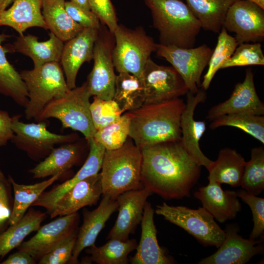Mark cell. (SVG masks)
Wrapping results in <instances>:
<instances>
[{"instance_id": "1", "label": "cell", "mask_w": 264, "mask_h": 264, "mask_svg": "<svg viewBox=\"0 0 264 264\" xmlns=\"http://www.w3.org/2000/svg\"><path fill=\"white\" fill-rule=\"evenodd\" d=\"M144 187L167 199L190 196L200 175L201 166L179 141L163 142L141 149Z\"/></svg>"}, {"instance_id": "2", "label": "cell", "mask_w": 264, "mask_h": 264, "mask_svg": "<svg viewBox=\"0 0 264 264\" xmlns=\"http://www.w3.org/2000/svg\"><path fill=\"white\" fill-rule=\"evenodd\" d=\"M185 103L180 98L145 103L128 111L131 116L129 137L141 150L157 143L181 139L180 120Z\"/></svg>"}, {"instance_id": "3", "label": "cell", "mask_w": 264, "mask_h": 264, "mask_svg": "<svg viewBox=\"0 0 264 264\" xmlns=\"http://www.w3.org/2000/svg\"><path fill=\"white\" fill-rule=\"evenodd\" d=\"M154 27L158 31L159 44L182 48L194 46L201 29L198 20L180 0H144Z\"/></svg>"}, {"instance_id": "4", "label": "cell", "mask_w": 264, "mask_h": 264, "mask_svg": "<svg viewBox=\"0 0 264 264\" xmlns=\"http://www.w3.org/2000/svg\"><path fill=\"white\" fill-rule=\"evenodd\" d=\"M141 165V150L131 138L119 149L106 150L100 173L103 196L116 199L125 192L144 187Z\"/></svg>"}, {"instance_id": "5", "label": "cell", "mask_w": 264, "mask_h": 264, "mask_svg": "<svg viewBox=\"0 0 264 264\" xmlns=\"http://www.w3.org/2000/svg\"><path fill=\"white\" fill-rule=\"evenodd\" d=\"M20 73L28 92V101L24 108L27 119L36 120L49 103L70 90L59 62L46 63Z\"/></svg>"}, {"instance_id": "6", "label": "cell", "mask_w": 264, "mask_h": 264, "mask_svg": "<svg viewBox=\"0 0 264 264\" xmlns=\"http://www.w3.org/2000/svg\"><path fill=\"white\" fill-rule=\"evenodd\" d=\"M91 96L85 82L82 86L70 89L64 96L52 101L35 120L40 122L50 118L57 119L63 128L80 132L88 142L96 131L90 111Z\"/></svg>"}, {"instance_id": "7", "label": "cell", "mask_w": 264, "mask_h": 264, "mask_svg": "<svg viewBox=\"0 0 264 264\" xmlns=\"http://www.w3.org/2000/svg\"><path fill=\"white\" fill-rule=\"evenodd\" d=\"M113 35L112 58L114 68L118 73H130L142 79L145 66L155 51L156 44L140 26L130 29L118 24Z\"/></svg>"}, {"instance_id": "8", "label": "cell", "mask_w": 264, "mask_h": 264, "mask_svg": "<svg viewBox=\"0 0 264 264\" xmlns=\"http://www.w3.org/2000/svg\"><path fill=\"white\" fill-rule=\"evenodd\" d=\"M154 211L165 220L183 229L205 246H214L218 248L225 239L224 230L203 207L193 209L163 202L157 205Z\"/></svg>"}, {"instance_id": "9", "label": "cell", "mask_w": 264, "mask_h": 264, "mask_svg": "<svg viewBox=\"0 0 264 264\" xmlns=\"http://www.w3.org/2000/svg\"><path fill=\"white\" fill-rule=\"evenodd\" d=\"M20 115L13 116L12 129L14 135L11 140L19 149L24 152L32 160L44 159L57 144L75 142L76 133L58 134L47 130L44 121L25 123L20 121Z\"/></svg>"}, {"instance_id": "10", "label": "cell", "mask_w": 264, "mask_h": 264, "mask_svg": "<svg viewBox=\"0 0 264 264\" xmlns=\"http://www.w3.org/2000/svg\"><path fill=\"white\" fill-rule=\"evenodd\" d=\"M114 43L113 34L101 26L94 47L93 66L86 81L91 96L105 100L113 98L116 76L112 58Z\"/></svg>"}, {"instance_id": "11", "label": "cell", "mask_w": 264, "mask_h": 264, "mask_svg": "<svg viewBox=\"0 0 264 264\" xmlns=\"http://www.w3.org/2000/svg\"><path fill=\"white\" fill-rule=\"evenodd\" d=\"M155 51L180 75L190 92L194 94L198 92L202 72L208 64L212 49L206 44L182 48L156 44Z\"/></svg>"}, {"instance_id": "12", "label": "cell", "mask_w": 264, "mask_h": 264, "mask_svg": "<svg viewBox=\"0 0 264 264\" xmlns=\"http://www.w3.org/2000/svg\"><path fill=\"white\" fill-rule=\"evenodd\" d=\"M142 80L145 103H154L179 98L188 88L173 66L159 65L150 58L144 69Z\"/></svg>"}, {"instance_id": "13", "label": "cell", "mask_w": 264, "mask_h": 264, "mask_svg": "<svg viewBox=\"0 0 264 264\" xmlns=\"http://www.w3.org/2000/svg\"><path fill=\"white\" fill-rule=\"evenodd\" d=\"M222 26L235 34L239 44L264 38V9L248 0H237L229 8Z\"/></svg>"}, {"instance_id": "14", "label": "cell", "mask_w": 264, "mask_h": 264, "mask_svg": "<svg viewBox=\"0 0 264 264\" xmlns=\"http://www.w3.org/2000/svg\"><path fill=\"white\" fill-rule=\"evenodd\" d=\"M79 215L77 212L60 218L43 226L29 240L23 242L18 250L26 252L36 261L51 251L74 232L78 231Z\"/></svg>"}, {"instance_id": "15", "label": "cell", "mask_w": 264, "mask_h": 264, "mask_svg": "<svg viewBox=\"0 0 264 264\" xmlns=\"http://www.w3.org/2000/svg\"><path fill=\"white\" fill-rule=\"evenodd\" d=\"M186 95L185 107L180 120L181 141L184 148L194 160L208 170L214 161L205 156L199 147L200 139L206 130V123L204 121H197L194 118L196 107L204 102L206 94L204 90L199 89L195 94L188 91Z\"/></svg>"}, {"instance_id": "16", "label": "cell", "mask_w": 264, "mask_h": 264, "mask_svg": "<svg viewBox=\"0 0 264 264\" xmlns=\"http://www.w3.org/2000/svg\"><path fill=\"white\" fill-rule=\"evenodd\" d=\"M225 239L218 250L202 259L199 264H245L264 252L262 240L246 239L238 232V227L229 225L224 230Z\"/></svg>"}, {"instance_id": "17", "label": "cell", "mask_w": 264, "mask_h": 264, "mask_svg": "<svg viewBox=\"0 0 264 264\" xmlns=\"http://www.w3.org/2000/svg\"><path fill=\"white\" fill-rule=\"evenodd\" d=\"M100 28H84L64 44L59 63L70 89L76 87L77 76L82 65L93 59L94 44Z\"/></svg>"}, {"instance_id": "18", "label": "cell", "mask_w": 264, "mask_h": 264, "mask_svg": "<svg viewBox=\"0 0 264 264\" xmlns=\"http://www.w3.org/2000/svg\"><path fill=\"white\" fill-rule=\"evenodd\" d=\"M239 113L264 114V104L257 93L254 75L250 69L246 70L243 81L235 86L229 98L212 107L206 118L213 121L224 115Z\"/></svg>"}, {"instance_id": "19", "label": "cell", "mask_w": 264, "mask_h": 264, "mask_svg": "<svg viewBox=\"0 0 264 264\" xmlns=\"http://www.w3.org/2000/svg\"><path fill=\"white\" fill-rule=\"evenodd\" d=\"M152 193L145 187L125 192L116 200L118 214L114 225L108 234L107 239L129 240L137 225L141 223L145 204Z\"/></svg>"}, {"instance_id": "20", "label": "cell", "mask_w": 264, "mask_h": 264, "mask_svg": "<svg viewBox=\"0 0 264 264\" xmlns=\"http://www.w3.org/2000/svg\"><path fill=\"white\" fill-rule=\"evenodd\" d=\"M116 199L104 196L98 206L92 211L84 209L83 221L77 232V239L68 264H75L81 252L86 248L95 244L97 237L104 227L106 221L118 209Z\"/></svg>"}, {"instance_id": "21", "label": "cell", "mask_w": 264, "mask_h": 264, "mask_svg": "<svg viewBox=\"0 0 264 264\" xmlns=\"http://www.w3.org/2000/svg\"><path fill=\"white\" fill-rule=\"evenodd\" d=\"M88 143L89 146L88 156L77 173L71 178L64 183L55 185L48 191H44L32 204L31 207H42L45 208L49 214L55 203L75 184L99 173L101 168L106 149L93 138Z\"/></svg>"}, {"instance_id": "22", "label": "cell", "mask_w": 264, "mask_h": 264, "mask_svg": "<svg viewBox=\"0 0 264 264\" xmlns=\"http://www.w3.org/2000/svg\"><path fill=\"white\" fill-rule=\"evenodd\" d=\"M102 195L100 174L88 177L75 184L55 203L51 218L74 214L87 206L95 204Z\"/></svg>"}, {"instance_id": "23", "label": "cell", "mask_w": 264, "mask_h": 264, "mask_svg": "<svg viewBox=\"0 0 264 264\" xmlns=\"http://www.w3.org/2000/svg\"><path fill=\"white\" fill-rule=\"evenodd\" d=\"M194 196L220 223L234 219L241 210L237 192L223 190L220 184L213 180H209L207 186L199 188Z\"/></svg>"}, {"instance_id": "24", "label": "cell", "mask_w": 264, "mask_h": 264, "mask_svg": "<svg viewBox=\"0 0 264 264\" xmlns=\"http://www.w3.org/2000/svg\"><path fill=\"white\" fill-rule=\"evenodd\" d=\"M154 211L146 202L141 222V234L135 255L130 259L132 264H170L174 261L158 244L157 230L154 220Z\"/></svg>"}, {"instance_id": "25", "label": "cell", "mask_w": 264, "mask_h": 264, "mask_svg": "<svg viewBox=\"0 0 264 264\" xmlns=\"http://www.w3.org/2000/svg\"><path fill=\"white\" fill-rule=\"evenodd\" d=\"M43 0H14L8 9L0 11V26L12 28L19 35L32 27L48 28L42 15Z\"/></svg>"}, {"instance_id": "26", "label": "cell", "mask_w": 264, "mask_h": 264, "mask_svg": "<svg viewBox=\"0 0 264 264\" xmlns=\"http://www.w3.org/2000/svg\"><path fill=\"white\" fill-rule=\"evenodd\" d=\"M49 37L47 40L40 42L38 37L31 34L19 35L14 42L12 49L29 57L34 67L50 62H60L64 42L51 32Z\"/></svg>"}, {"instance_id": "27", "label": "cell", "mask_w": 264, "mask_h": 264, "mask_svg": "<svg viewBox=\"0 0 264 264\" xmlns=\"http://www.w3.org/2000/svg\"><path fill=\"white\" fill-rule=\"evenodd\" d=\"M83 148L75 142L61 144L36 166L29 170L34 178H43L63 174L80 161Z\"/></svg>"}, {"instance_id": "28", "label": "cell", "mask_w": 264, "mask_h": 264, "mask_svg": "<svg viewBox=\"0 0 264 264\" xmlns=\"http://www.w3.org/2000/svg\"><path fill=\"white\" fill-rule=\"evenodd\" d=\"M42 12L50 32L64 43L84 29L67 13L65 0H43Z\"/></svg>"}, {"instance_id": "29", "label": "cell", "mask_w": 264, "mask_h": 264, "mask_svg": "<svg viewBox=\"0 0 264 264\" xmlns=\"http://www.w3.org/2000/svg\"><path fill=\"white\" fill-rule=\"evenodd\" d=\"M246 161L236 150L229 148L221 149L217 159L207 170L208 180H213L220 184L232 187L241 186Z\"/></svg>"}, {"instance_id": "30", "label": "cell", "mask_w": 264, "mask_h": 264, "mask_svg": "<svg viewBox=\"0 0 264 264\" xmlns=\"http://www.w3.org/2000/svg\"><path fill=\"white\" fill-rule=\"evenodd\" d=\"M11 36L0 33V93L11 98L17 104L25 108L28 101L25 84L20 73L8 61L6 54L8 50L2 43Z\"/></svg>"}, {"instance_id": "31", "label": "cell", "mask_w": 264, "mask_h": 264, "mask_svg": "<svg viewBox=\"0 0 264 264\" xmlns=\"http://www.w3.org/2000/svg\"><path fill=\"white\" fill-rule=\"evenodd\" d=\"M46 213L31 207L15 224L0 234V260L17 248L31 233L37 231L46 219Z\"/></svg>"}, {"instance_id": "32", "label": "cell", "mask_w": 264, "mask_h": 264, "mask_svg": "<svg viewBox=\"0 0 264 264\" xmlns=\"http://www.w3.org/2000/svg\"><path fill=\"white\" fill-rule=\"evenodd\" d=\"M237 0H185L201 28L215 33L222 27L227 12Z\"/></svg>"}, {"instance_id": "33", "label": "cell", "mask_w": 264, "mask_h": 264, "mask_svg": "<svg viewBox=\"0 0 264 264\" xmlns=\"http://www.w3.org/2000/svg\"><path fill=\"white\" fill-rule=\"evenodd\" d=\"M112 100L117 104L122 113L140 107L145 103L142 79L130 73H118L116 76Z\"/></svg>"}, {"instance_id": "34", "label": "cell", "mask_w": 264, "mask_h": 264, "mask_svg": "<svg viewBox=\"0 0 264 264\" xmlns=\"http://www.w3.org/2000/svg\"><path fill=\"white\" fill-rule=\"evenodd\" d=\"M61 176L62 174H57L51 176L47 180L33 184L25 185L17 183L13 177L9 175L8 178L12 185L14 195L10 225L18 222L44 190L57 180Z\"/></svg>"}, {"instance_id": "35", "label": "cell", "mask_w": 264, "mask_h": 264, "mask_svg": "<svg viewBox=\"0 0 264 264\" xmlns=\"http://www.w3.org/2000/svg\"><path fill=\"white\" fill-rule=\"evenodd\" d=\"M137 243L134 239L122 241L117 239H109L103 245L95 244L86 250L89 257L83 262H93L97 264H127L129 254L136 249Z\"/></svg>"}, {"instance_id": "36", "label": "cell", "mask_w": 264, "mask_h": 264, "mask_svg": "<svg viewBox=\"0 0 264 264\" xmlns=\"http://www.w3.org/2000/svg\"><path fill=\"white\" fill-rule=\"evenodd\" d=\"M209 125L211 129L221 126L240 129L264 144V116L250 113H232L221 116Z\"/></svg>"}, {"instance_id": "37", "label": "cell", "mask_w": 264, "mask_h": 264, "mask_svg": "<svg viewBox=\"0 0 264 264\" xmlns=\"http://www.w3.org/2000/svg\"><path fill=\"white\" fill-rule=\"evenodd\" d=\"M238 43L235 37L229 35L222 27L218 38L216 46L213 50L208 63V68L201 84L202 89L207 90L217 72L232 55Z\"/></svg>"}, {"instance_id": "38", "label": "cell", "mask_w": 264, "mask_h": 264, "mask_svg": "<svg viewBox=\"0 0 264 264\" xmlns=\"http://www.w3.org/2000/svg\"><path fill=\"white\" fill-rule=\"evenodd\" d=\"M241 186L247 192L257 196L264 189V148L254 147L251 158L246 162Z\"/></svg>"}, {"instance_id": "39", "label": "cell", "mask_w": 264, "mask_h": 264, "mask_svg": "<svg viewBox=\"0 0 264 264\" xmlns=\"http://www.w3.org/2000/svg\"><path fill=\"white\" fill-rule=\"evenodd\" d=\"M130 123V114L127 111L118 121L97 130L93 138L107 150L119 149L129 137Z\"/></svg>"}, {"instance_id": "40", "label": "cell", "mask_w": 264, "mask_h": 264, "mask_svg": "<svg viewBox=\"0 0 264 264\" xmlns=\"http://www.w3.org/2000/svg\"><path fill=\"white\" fill-rule=\"evenodd\" d=\"M90 111L93 125L97 130L118 121L123 114L113 100H105L93 96Z\"/></svg>"}, {"instance_id": "41", "label": "cell", "mask_w": 264, "mask_h": 264, "mask_svg": "<svg viewBox=\"0 0 264 264\" xmlns=\"http://www.w3.org/2000/svg\"><path fill=\"white\" fill-rule=\"evenodd\" d=\"M231 57L222 65L221 69L233 66L264 65V55L260 43L238 44Z\"/></svg>"}, {"instance_id": "42", "label": "cell", "mask_w": 264, "mask_h": 264, "mask_svg": "<svg viewBox=\"0 0 264 264\" xmlns=\"http://www.w3.org/2000/svg\"><path fill=\"white\" fill-rule=\"evenodd\" d=\"M237 193L238 197L249 206L252 212L253 227L249 239L256 240L262 237L264 232V198L243 189L238 191Z\"/></svg>"}, {"instance_id": "43", "label": "cell", "mask_w": 264, "mask_h": 264, "mask_svg": "<svg viewBox=\"0 0 264 264\" xmlns=\"http://www.w3.org/2000/svg\"><path fill=\"white\" fill-rule=\"evenodd\" d=\"M12 189L9 180L0 170V234L10 225L14 202Z\"/></svg>"}, {"instance_id": "44", "label": "cell", "mask_w": 264, "mask_h": 264, "mask_svg": "<svg viewBox=\"0 0 264 264\" xmlns=\"http://www.w3.org/2000/svg\"><path fill=\"white\" fill-rule=\"evenodd\" d=\"M78 231L74 232L39 261V264H65L70 261L75 244Z\"/></svg>"}, {"instance_id": "45", "label": "cell", "mask_w": 264, "mask_h": 264, "mask_svg": "<svg viewBox=\"0 0 264 264\" xmlns=\"http://www.w3.org/2000/svg\"><path fill=\"white\" fill-rule=\"evenodd\" d=\"M91 11L102 24L113 34L118 26L116 13L110 0H89Z\"/></svg>"}, {"instance_id": "46", "label": "cell", "mask_w": 264, "mask_h": 264, "mask_svg": "<svg viewBox=\"0 0 264 264\" xmlns=\"http://www.w3.org/2000/svg\"><path fill=\"white\" fill-rule=\"evenodd\" d=\"M65 8L70 17L84 28L101 27L100 20L91 10L82 8L70 1H65Z\"/></svg>"}, {"instance_id": "47", "label": "cell", "mask_w": 264, "mask_h": 264, "mask_svg": "<svg viewBox=\"0 0 264 264\" xmlns=\"http://www.w3.org/2000/svg\"><path fill=\"white\" fill-rule=\"evenodd\" d=\"M12 120L13 117H10L8 112L0 110V147L6 145L14 136Z\"/></svg>"}, {"instance_id": "48", "label": "cell", "mask_w": 264, "mask_h": 264, "mask_svg": "<svg viewBox=\"0 0 264 264\" xmlns=\"http://www.w3.org/2000/svg\"><path fill=\"white\" fill-rule=\"evenodd\" d=\"M37 261L28 253L22 251L17 252L9 255L2 261L1 264H35Z\"/></svg>"}, {"instance_id": "49", "label": "cell", "mask_w": 264, "mask_h": 264, "mask_svg": "<svg viewBox=\"0 0 264 264\" xmlns=\"http://www.w3.org/2000/svg\"><path fill=\"white\" fill-rule=\"evenodd\" d=\"M70 1L82 8L91 10L89 0H70Z\"/></svg>"}, {"instance_id": "50", "label": "cell", "mask_w": 264, "mask_h": 264, "mask_svg": "<svg viewBox=\"0 0 264 264\" xmlns=\"http://www.w3.org/2000/svg\"><path fill=\"white\" fill-rule=\"evenodd\" d=\"M14 0H0V11L7 9Z\"/></svg>"}, {"instance_id": "51", "label": "cell", "mask_w": 264, "mask_h": 264, "mask_svg": "<svg viewBox=\"0 0 264 264\" xmlns=\"http://www.w3.org/2000/svg\"><path fill=\"white\" fill-rule=\"evenodd\" d=\"M248 0L252 1L257 4L261 8L264 9V0Z\"/></svg>"}]
</instances>
